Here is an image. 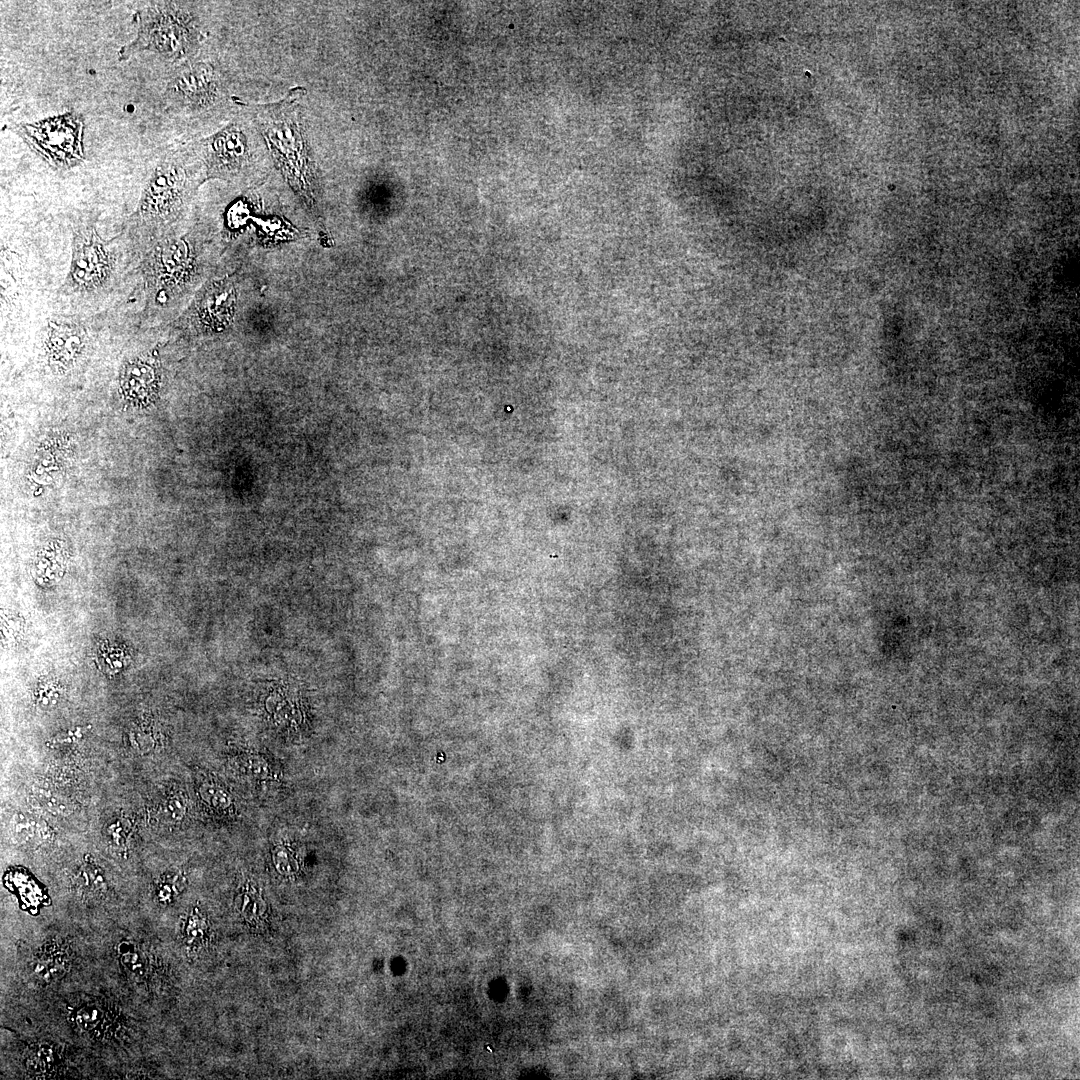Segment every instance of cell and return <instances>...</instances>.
I'll return each mask as SVG.
<instances>
[{"label": "cell", "mask_w": 1080, "mask_h": 1080, "mask_svg": "<svg viewBox=\"0 0 1080 1080\" xmlns=\"http://www.w3.org/2000/svg\"><path fill=\"white\" fill-rule=\"evenodd\" d=\"M301 95V89L296 88L277 103L259 106L256 120L285 177L310 201L313 167L295 105Z\"/></svg>", "instance_id": "6da1fadb"}, {"label": "cell", "mask_w": 1080, "mask_h": 1080, "mask_svg": "<svg viewBox=\"0 0 1080 1080\" xmlns=\"http://www.w3.org/2000/svg\"><path fill=\"white\" fill-rule=\"evenodd\" d=\"M177 2H148L134 14L136 37L123 45L119 60L151 51L170 60L188 56L196 47L199 31L194 16Z\"/></svg>", "instance_id": "7a4b0ae2"}, {"label": "cell", "mask_w": 1080, "mask_h": 1080, "mask_svg": "<svg viewBox=\"0 0 1080 1080\" xmlns=\"http://www.w3.org/2000/svg\"><path fill=\"white\" fill-rule=\"evenodd\" d=\"M15 130L32 151L57 170L71 169L85 160L84 120L74 111L19 123Z\"/></svg>", "instance_id": "3957f363"}, {"label": "cell", "mask_w": 1080, "mask_h": 1080, "mask_svg": "<svg viewBox=\"0 0 1080 1080\" xmlns=\"http://www.w3.org/2000/svg\"><path fill=\"white\" fill-rule=\"evenodd\" d=\"M175 154L166 155L154 168L138 205L146 223L165 224L180 213L188 193V175Z\"/></svg>", "instance_id": "277c9868"}, {"label": "cell", "mask_w": 1080, "mask_h": 1080, "mask_svg": "<svg viewBox=\"0 0 1080 1080\" xmlns=\"http://www.w3.org/2000/svg\"><path fill=\"white\" fill-rule=\"evenodd\" d=\"M112 270V258L106 243L94 228L76 233L73 242L72 263L69 272L71 282L84 291L100 288Z\"/></svg>", "instance_id": "5b68a950"}, {"label": "cell", "mask_w": 1080, "mask_h": 1080, "mask_svg": "<svg viewBox=\"0 0 1080 1080\" xmlns=\"http://www.w3.org/2000/svg\"><path fill=\"white\" fill-rule=\"evenodd\" d=\"M166 92L171 104L201 109L216 101L218 80L211 66L195 63L179 70L169 81Z\"/></svg>", "instance_id": "8992f818"}, {"label": "cell", "mask_w": 1080, "mask_h": 1080, "mask_svg": "<svg viewBox=\"0 0 1080 1080\" xmlns=\"http://www.w3.org/2000/svg\"><path fill=\"white\" fill-rule=\"evenodd\" d=\"M204 160L210 178H227L237 172L247 157L244 133L229 125L203 142Z\"/></svg>", "instance_id": "52a82bcc"}, {"label": "cell", "mask_w": 1080, "mask_h": 1080, "mask_svg": "<svg viewBox=\"0 0 1080 1080\" xmlns=\"http://www.w3.org/2000/svg\"><path fill=\"white\" fill-rule=\"evenodd\" d=\"M86 346V333L80 324L66 319H52L47 324L45 347L52 366L66 370L75 364Z\"/></svg>", "instance_id": "ba28073f"}, {"label": "cell", "mask_w": 1080, "mask_h": 1080, "mask_svg": "<svg viewBox=\"0 0 1080 1080\" xmlns=\"http://www.w3.org/2000/svg\"><path fill=\"white\" fill-rule=\"evenodd\" d=\"M189 266V256L183 241H166L155 248L149 265L150 276L162 293L179 283Z\"/></svg>", "instance_id": "9c48e42d"}, {"label": "cell", "mask_w": 1080, "mask_h": 1080, "mask_svg": "<svg viewBox=\"0 0 1080 1080\" xmlns=\"http://www.w3.org/2000/svg\"><path fill=\"white\" fill-rule=\"evenodd\" d=\"M117 1011L99 1000H82L70 1009V1021L83 1033L105 1039L117 1034L121 1023Z\"/></svg>", "instance_id": "30bf717a"}, {"label": "cell", "mask_w": 1080, "mask_h": 1080, "mask_svg": "<svg viewBox=\"0 0 1080 1080\" xmlns=\"http://www.w3.org/2000/svg\"><path fill=\"white\" fill-rule=\"evenodd\" d=\"M121 389L125 398L136 405L150 403L157 394L158 371L156 362L149 358H135L122 369Z\"/></svg>", "instance_id": "8fae6325"}, {"label": "cell", "mask_w": 1080, "mask_h": 1080, "mask_svg": "<svg viewBox=\"0 0 1080 1080\" xmlns=\"http://www.w3.org/2000/svg\"><path fill=\"white\" fill-rule=\"evenodd\" d=\"M234 292L224 282L211 284L201 296L197 305V316L204 327L220 330L231 318Z\"/></svg>", "instance_id": "7c38bea8"}, {"label": "cell", "mask_w": 1080, "mask_h": 1080, "mask_svg": "<svg viewBox=\"0 0 1080 1080\" xmlns=\"http://www.w3.org/2000/svg\"><path fill=\"white\" fill-rule=\"evenodd\" d=\"M71 964V950L67 941L51 937L35 954L32 970L38 980L50 983L62 977Z\"/></svg>", "instance_id": "4fadbf2b"}, {"label": "cell", "mask_w": 1080, "mask_h": 1080, "mask_svg": "<svg viewBox=\"0 0 1080 1080\" xmlns=\"http://www.w3.org/2000/svg\"><path fill=\"white\" fill-rule=\"evenodd\" d=\"M72 886L81 896H101L107 890L104 871L92 859L85 861L75 871Z\"/></svg>", "instance_id": "5bb4252c"}, {"label": "cell", "mask_w": 1080, "mask_h": 1080, "mask_svg": "<svg viewBox=\"0 0 1080 1080\" xmlns=\"http://www.w3.org/2000/svg\"><path fill=\"white\" fill-rule=\"evenodd\" d=\"M60 1050L50 1042L36 1043L26 1053L24 1063L29 1073L51 1075L60 1063Z\"/></svg>", "instance_id": "9a60e30c"}, {"label": "cell", "mask_w": 1080, "mask_h": 1080, "mask_svg": "<svg viewBox=\"0 0 1080 1080\" xmlns=\"http://www.w3.org/2000/svg\"><path fill=\"white\" fill-rule=\"evenodd\" d=\"M11 832L19 842L29 845L43 844L52 836L50 828L44 821L22 814L13 818Z\"/></svg>", "instance_id": "2e32d148"}, {"label": "cell", "mask_w": 1080, "mask_h": 1080, "mask_svg": "<svg viewBox=\"0 0 1080 1080\" xmlns=\"http://www.w3.org/2000/svg\"><path fill=\"white\" fill-rule=\"evenodd\" d=\"M116 953L120 965L127 974L138 980L147 977L148 959L136 942L122 939L116 946Z\"/></svg>", "instance_id": "e0dca14e"}, {"label": "cell", "mask_w": 1080, "mask_h": 1080, "mask_svg": "<svg viewBox=\"0 0 1080 1080\" xmlns=\"http://www.w3.org/2000/svg\"><path fill=\"white\" fill-rule=\"evenodd\" d=\"M134 831V824L130 817L122 815L115 818L105 829V836L109 847L116 854L126 857L130 840Z\"/></svg>", "instance_id": "ac0fdd59"}, {"label": "cell", "mask_w": 1080, "mask_h": 1080, "mask_svg": "<svg viewBox=\"0 0 1080 1080\" xmlns=\"http://www.w3.org/2000/svg\"><path fill=\"white\" fill-rule=\"evenodd\" d=\"M187 809V799L181 793L168 797L159 807L158 815L162 821L174 824L182 820Z\"/></svg>", "instance_id": "d6986e66"}, {"label": "cell", "mask_w": 1080, "mask_h": 1080, "mask_svg": "<svg viewBox=\"0 0 1080 1080\" xmlns=\"http://www.w3.org/2000/svg\"><path fill=\"white\" fill-rule=\"evenodd\" d=\"M199 795L205 803L215 809L226 810L232 804L230 795L215 784H203L199 789Z\"/></svg>", "instance_id": "ffe728a7"}, {"label": "cell", "mask_w": 1080, "mask_h": 1080, "mask_svg": "<svg viewBox=\"0 0 1080 1080\" xmlns=\"http://www.w3.org/2000/svg\"><path fill=\"white\" fill-rule=\"evenodd\" d=\"M175 882L176 877L167 874L162 875L154 886L155 899L162 904L170 902L175 894Z\"/></svg>", "instance_id": "44dd1931"}, {"label": "cell", "mask_w": 1080, "mask_h": 1080, "mask_svg": "<svg viewBox=\"0 0 1080 1080\" xmlns=\"http://www.w3.org/2000/svg\"><path fill=\"white\" fill-rule=\"evenodd\" d=\"M90 728V727H88ZM88 728L76 727L66 732H62L51 738L47 745L50 748H59L78 743L84 736Z\"/></svg>", "instance_id": "7402d4cb"}, {"label": "cell", "mask_w": 1080, "mask_h": 1080, "mask_svg": "<svg viewBox=\"0 0 1080 1080\" xmlns=\"http://www.w3.org/2000/svg\"><path fill=\"white\" fill-rule=\"evenodd\" d=\"M249 770L256 777H266L270 769L265 761L259 758H253L249 761Z\"/></svg>", "instance_id": "603a6c76"}]
</instances>
